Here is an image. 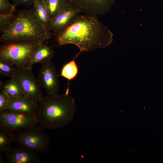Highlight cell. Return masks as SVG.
Instances as JSON below:
<instances>
[{"instance_id":"e0dca14e","label":"cell","mask_w":163,"mask_h":163,"mask_svg":"<svg viewBox=\"0 0 163 163\" xmlns=\"http://www.w3.org/2000/svg\"><path fill=\"white\" fill-rule=\"evenodd\" d=\"M50 20L62 10L68 3L67 0H43Z\"/></svg>"},{"instance_id":"30bf717a","label":"cell","mask_w":163,"mask_h":163,"mask_svg":"<svg viewBox=\"0 0 163 163\" xmlns=\"http://www.w3.org/2000/svg\"><path fill=\"white\" fill-rule=\"evenodd\" d=\"M84 14L98 16L108 12L114 5L115 0H67Z\"/></svg>"},{"instance_id":"277c9868","label":"cell","mask_w":163,"mask_h":163,"mask_svg":"<svg viewBox=\"0 0 163 163\" xmlns=\"http://www.w3.org/2000/svg\"><path fill=\"white\" fill-rule=\"evenodd\" d=\"M41 43L16 42L1 44L0 60L6 61L18 68L32 70V55Z\"/></svg>"},{"instance_id":"6da1fadb","label":"cell","mask_w":163,"mask_h":163,"mask_svg":"<svg viewBox=\"0 0 163 163\" xmlns=\"http://www.w3.org/2000/svg\"><path fill=\"white\" fill-rule=\"evenodd\" d=\"M56 38L59 46L72 44L77 46L79 54L107 47L114 37L97 16L81 14Z\"/></svg>"},{"instance_id":"7402d4cb","label":"cell","mask_w":163,"mask_h":163,"mask_svg":"<svg viewBox=\"0 0 163 163\" xmlns=\"http://www.w3.org/2000/svg\"><path fill=\"white\" fill-rule=\"evenodd\" d=\"M0 111L7 110L10 100L7 95L3 90V84L0 81Z\"/></svg>"},{"instance_id":"2e32d148","label":"cell","mask_w":163,"mask_h":163,"mask_svg":"<svg viewBox=\"0 0 163 163\" xmlns=\"http://www.w3.org/2000/svg\"><path fill=\"white\" fill-rule=\"evenodd\" d=\"M78 56L76 55L72 60L64 65L61 69L60 76L69 81L72 80L76 77L78 73V68L75 59Z\"/></svg>"},{"instance_id":"7a4b0ae2","label":"cell","mask_w":163,"mask_h":163,"mask_svg":"<svg viewBox=\"0 0 163 163\" xmlns=\"http://www.w3.org/2000/svg\"><path fill=\"white\" fill-rule=\"evenodd\" d=\"M47 95L38 103L36 117L40 126L53 130L69 125L73 120L76 107L74 98L69 94Z\"/></svg>"},{"instance_id":"8992f818","label":"cell","mask_w":163,"mask_h":163,"mask_svg":"<svg viewBox=\"0 0 163 163\" xmlns=\"http://www.w3.org/2000/svg\"><path fill=\"white\" fill-rule=\"evenodd\" d=\"M13 78L21 88L25 96L37 103L44 97L42 87L32 70L17 68Z\"/></svg>"},{"instance_id":"7c38bea8","label":"cell","mask_w":163,"mask_h":163,"mask_svg":"<svg viewBox=\"0 0 163 163\" xmlns=\"http://www.w3.org/2000/svg\"><path fill=\"white\" fill-rule=\"evenodd\" d=\"M38 106V103L24 96L10 99L7 109L36 116Z\"/></svg>"},{"instance_id":"44dd1931","label":"cell","mask_w":163,"mask_h":163,"mask_svg":"<svg viewBox=\"0 0 163 163\" xmlns=\"http://www.w3.org/2000/svg\"><path fill=\"white\" fill-rule=\"evenodd\" d=\"M16 7L8 0H0V14H7L13 13Z\"/></svg>"},{"instance_id":"5b68a950","label":"cell","mask_w":163,"mask_h":163,"mask_svg":"<svg viewBox=\"0 0 163 163\" xmlns=\"http://www.w3.org/2000/svg\"><path fill=\"white\" fill-rule=\"evenodd\" d=\"M45 129L36 126L18 131L14 142L18 145L28 148L35 152L45 153L50 148L49 136Z\"/></svg>"},{"instance_id":"d6986e66","label":"cell","mask_w":163,"mask_h":163,"mask_svg":"<svg viewBox=\"0 0 163 163\" xmlns=\"http://www.w3.org/2000/svg\"><path fill=\"white\" fill-rule=\"evenodd\" d=\"M17 68L11 63L0 60V73L8 77L13 78Z\"/></svg>"},{"instance_id":"ffe728a7","label":"cell","mask_w":163,"mask_h":163,"mask_svg":"<svg viewBox=\"0 0 163 163\" xmlns=\"http://www.w3.org/2000/svg\"><path fill=\"white\" fill-rule=\"evenodd\" d=\"M13 13L10 14H0V32L4 33L9 27L14 18Z\"/></svg>"},{"instance_id":"9c48e42d","label":"cell","mask_w":163,"mask_h":163,"mask_svg":"<svg viewBox=\"0 0 163 163\" xmlns=\"http://www.w3.org/2000/svg\"><path fill=\"white\" fill-rule=\"evenodd\" d=\"M81 13L80 9L68 3L62 10L50 20L48 29L56 37Z\"/></svg>"},{"instance_id":"4fadbf2b","label":"cell","mask_w":163,"mask_h":163,"mask_svg":"<svg viewBox=\"0 0 163 163\" xmlns=\"http://www.w3.org/2000/svg\"><path fill=\"white\" fill-rule=\"evenodd\" d=\"M54 56L53 51L48 43L45 42L41 43L34 52L31 60L33 65H41L51 61Z\"/></svg>"},{"instance_id":"3957f363","label":"cell","mask_w":163,"mask_h":163,"mask_svg":"<svg viewBox=\"0 0 163 163\" xmlns=\"http://www.w3.org/2000/svg\"><path fill=\"white\" fill-rule=\"evenodd\" d=\"M51 37L50 31L40 21L32 8L18 11L9 27L2 34L0 41L3 44L42 43Z\"/></svg>"},{"instance_id":"9a60e30c","label":"cell","mask_w":163,"mask_h":163,"mask_svg":"<svg viewBox=\"0 0 163 163\" xmlns=\"http://www.w3.org/2000/svg\"><path fill=\"white\" fill-rule=\"evenodd\" d=\"M3 89L10 99L24 96L21 88L13 78H11L3 84Z\"/></svg>"},{"instance_id":"603a6c76","label":"cell","mask_w":163,"mask_h":163,"mask_svg":"<svg viewBox=\"0 0 163 163\" xmlns=\"http://www.w3.org/2000/svg\"><path fill=\"white\" fill-rule=\"evenodd\" d=\"M12 3L16 6H20L30 8L33 6L36 0H12Z\"/></svg>"},{"instance_id":"ba28073f","label":"cell","mask_w":163,"mask_h":163,"mask_svg":"<svg viewBox=\"0 0 163 163\" xmlns=\"http://www.w3.org/2000/svg\"><path fill=\"white\" fill-rule=\"evenodd\" d=\"M59 76L55 65L51 61L41 65L37 78L47 95L59 94Z\"/></svg>"},{"instance_id":"8fae6325","label":"cell","mask_w":163,"mask_h":163,"mask_svg":"<svg viewBox=\"0 0 163 163\" xmlns=\"http://www.w3.org/2000/svg\"><path fill=\"white\" fill-rule=\"evenodd\" d=\"M6 163H41L42 161L36 152L28 148L18 145L10 148L5 153Z\"/></svg>"},{"instance_id":"ac0fdd59","label":"cell","mask_w":163,"mask_h":163,"mask_svg":"<svg viewBox=\"0 0 163 163\" xmlns=\"http://www.w3.org/2000/svg\"><path fill=\"white\" fill-rule=\"evenodd\" d=\"M15 135L11 132L0 128V153L5 154L11 147L10 144L14 141Z\"/></svg>"},{"instance_id":"52a82bcc","label":"cell","mask_w":163,"mask_h":163,"mask_svg":"<svg viewBox=\"0 0 163 163\" xmlns=\"http://www.w3.org/2000/svg\"><path fill=\"white\" fill-rule=\"evenodd\" d=\"M38 123L35 116L8 109L0 111V128L9 131L29 128Z\"/></svg>"},{"instance_id":"5bb4252c","label":"cell","mask_w":163,"mask_h":163,"mask_svg":"<svg viewBox=\"0 0 163 163\" xmlns=\"http://www.w3.org/2000/svg\"><path fill=\"white\" fill-rule=\"evenodd\" d=\"M32 8L39 20L48 29L50 19L43 0H36Z\"/></svg>"}]
</instances>
